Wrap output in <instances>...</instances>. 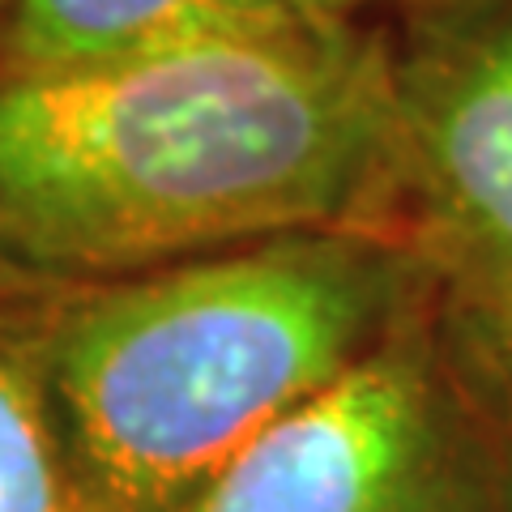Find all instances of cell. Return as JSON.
Here are the masks:
<instances>
[{
	"instance_id": "obj_8",
	"label": "cell",
	"mask_w": 512,
	"mask_h": 512,
	"mask_svg": "<svg viewBox=\"0 0 512 512\" xmlns=\"http://www.w3.org/2000/svg\"><path fill=\"white\" fill-rule=\"evenodd\" d=\"M504 342H508V376H512V325H504Z\"/></svg>"
},
{
	"instance_id": "obj_7",
	"label": "cell",
	"mask_w": 512,
	"mask_h": 512,
	"mask_svg": "<svg viewBox=\"0 0 512 512\" xmlns=\"http://www.w3.org/2000/svg\"><path fill=\"white\" fill-rule=\"evenodd\" d=\"M308 22H359V13L380 0H286Z\"/></svg>"
},
{
	"instance_id": "obj_2",
	"label": "cell",
	"mask_w": 512,
	"mask_h": 512,
	"mask_svg": "<svg viewBox=\"0 0 512 512\" xmlns=\"http://www.w3.org/2000/svg\"><path fill=\"white\" fill-rule=\"evenodd\" d=\"M440 291L402 231L256 239L43 303L86 512H184Z\"/></svg>"
},
{
	"instance_id": "obj_4",
	"label": "cell",
	"mask_w": 512,
	"mask_h": 512,
	"mask_svg": "<svg viewBox=\"0 0 512 512\" xmlns=\"http://www.w3.org/2000/svg\"><path fill=\"white\" fill-rule=\"evenodd\" d=\"M389 64L397 231L461 303L512 325V0H419Z\"/></svg>"
},
{
	"instance_id": "obj_6",
	"label": "cell",
	"mask_w": 512,
	"mask_h": 512,
	"mask_svg": "<svg viewBox=\"0 0 512 512\" xmlns=\"http://www.w3.org/2000/svg\"><path fill=\"white\" fill-rule=\"evenodd\" d=\"M0 512H86L43 355V308L0 299Z\"/></svg>"
},
{
	"instance_id": "obj_9",
	"label": "cell",
	"mask_w": 512,
	"mask_h": 512,
	"mask_svg": "<svg viewBox=\"0 0 512 512\" xmlns=\"http://www.w3.org/2000/svg\"><path fill=\"white\" fill-rule=\"evenodd\" d=\"M406 5H419V0H406Z\"/></svg>"
},
{
	"instance_id": "obj_1",
	"label": "cell",
	"mask_w": 512,
	"mask_h": 512,
	"mask_svg": "<svg viewBox=\"0 0 512 512\" xmlns=\"http://www.w3.org/2000/svg\"><path fill=\"white\" fill-rule=\"evenodd\" d=\"M397 205L389 39L359 22L0 69V278L73 291L299 231H397Z\"/></svg>"
},
{
	"instance_id": "obj_3",
	"label": "cell",
	"mask_w": 512,
	"mask_h": 512,
	"mask_svg": "<svg viewBox=\"0 0 512 512\" xmlns=\"http://www.w3.org/2000/svg\"><path fill=\"white\" fill-rule=\"evenodd\" d=\"M184 512H512L504 325L440 282Z\"/></svg>"
},
{
	"instance_id": "obj_5",
	"label": "cell",
	"mask_w": 512,
	"mask_h": 512,
	"mask_svg": "<svg viewBox=\"0 0 512 512\" xmlns=\"http://www.w3.org/2000/svg\"><path fill=\"white\" fill-rule=\"evenodd\" d=\"M308 18L286 0H5L0 69L64 73L256 39Z\"/></svg>"
},
{
	"instance_id": "obj_10",
	"label": "cell",
	"mask_w": 512,
	"mask_h": 512,
	"mask_svg": "<svg viewBox=\"0 0 512 512\" xmlns=\"http://www.w3.org/2000/svg\"><path fill=\"white\" fill-rule=\"evenodd\" d=\"M0 9H5V0H0Z\"/></svg>"
}]
</instances>
